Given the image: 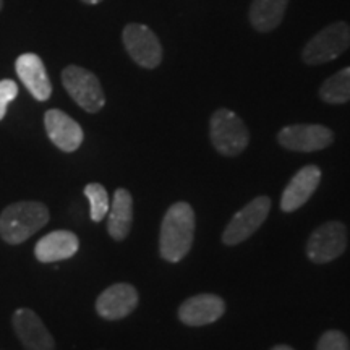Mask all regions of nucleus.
<instances>
[{"label":"nucleus","mask_w":350,"mask_h":350,"mask_svg":"<svg viewBox=\"0 0 350 350\" xmlns=\"http://www.w3.org/2000/svg\"><path fill=\"white\" fill-rule=\"evenodd\" d=\"M13 329L26 350H55L54 338L33 310H16L13 313Z\"/></svg>","instance_id":"nucleus-10"},{"label":"nucleus","mask_w":350,"mask_h":350,"mask_svg":"<svg viewBox=\"0 0 350 350\" xmlns=\"http://www.w3.org/2000/svg\"><path fill=\"white\" fill-rule=\"evenodd\" d=\"M62 85L70 98L80 106L83 111L96 113L106 104V96L100 86L99 78L90 70L68 65L62 72Z\"/></svg>","instance_id":"nucleus-5"},{"label":"nucleus","mask_w":350,"mask_h":350,"mask_svg":"<svg viewBox=\"0 0 350 350\" xmlns=\"http://www.w3.org/2000/svg\"><path fill=\"white\" fill-rule=\"evenodd\" d=\"M281 146L291 151L313 152L325 150L334 142V135L327 126L317 124H300L288 125L279 131L278 135Z\"/></svg>","instance_id":"nucleus-9"},{"label":"nucleus","mask_w":350,"mask_h":350,"mask_svg":"<svg viewBox=\"0 0 350 350\" xmlns=\"http://www.w3.org/2000/svg\"><path fill=\"white\" fill-rule=\"evenodd\" d=\"M3 8V0H0V10H2Z\"/></svg>","instance_id":"nucleus-25"},{"label":"nucleus","mask_w":350,"mask_h":350,"mask_svg":"<svg viewBox=\"0 0 350 350\" xmlns=\"http://www.w3.org/2000/svg\"><path fill=\"white\" fill-rule=\"evenodd\" d=\"M83 3H86V5H96V3H100L103 0H81Z\"/></svg>","instance_id":"nucleus-23"},{"label":"nucleus","mask_w":350,"mask_h":350,"mask_svg":"<svg viewBox=\"0 0 350 350\" xmlns=\"http://www.w3.org/2000/svg\"><path fill=\"white\" fill-rule=\"evenodd\" d=\"M271 209V200L268 196H258L247 206L232 217L229 226L226 227L222 242L226 245H239L252 237L255 232L260 229L262 222L266 221Z\"/></svg>","instance_id":"nucleus-8"},{"label":"nucleus","mask_w":350,"mask_h":350,"mask_svg":"<svg viewBox=\"0 0 350 350\" xmlns=\"http://www.w3.org/2000/svg\"><path fill=\"white\" fill-rule=\"evenodd\" d=\"M44 126L51 142L65 152L77 151L85 139L80 124L59 109H49L44 113Z\"/></svg>","instance_id":"nucleus-11"},{"label":"nucleus","mask_w":350,"mask_h":350,"mask_svg":"<svg viewBox=\"0 0 350 350\" xmlns=\"http://www.w3.org/2000/svg\"><path fill=\"white\" fill-rule=\"evenodd\" d=\"M347 247V229L342 222L332 221L319 226L306 243V255L313 262H329L339 258Z\"/></svg>","instance_id":"nucleus-7"},{"label":"nucleus","mask_w":350,"mask_h":350,"mask_svg":"<svg viewBox=\"0 0 350 350\" xmlns=\"http://www.w3.org/2000/svg\"><path fill=\"white\" fill-rule=\"evenodd\" d=\"M209 138L222 156L235 157L250 143V133L243 120L229 109H217L209 120Z\"/></svg>","instance_id":"nucleus-3"},{"label":"nucleus","mask_w":350,"mask_h":350,"mask_svg":"<svg viewBox=\"0 0 350 350\" xmlns=\"http://www.w3.org/2000/svg\"><path fill=\"white\" fill-rule=\"evenodd\" d=\"M195 211L185 201L172 204L165 213L161 226L159 252L169 262H177L185 258L193 245Z\"/></svg>","instance_id":"nucleus-1"},{"label":"nucleus","mask_w":350,"mask_h":350,"mask_svg":"<svg viewBox=\"0 0 350 350\" xmlns=\"http://www.w3.org/2000/svg\"><path fill=\"white\" fill-rule=\"evenodd\" d=\"M80 248V240L70 230H54L36 243L34 256L41 262H57L72 258Z\"/></svg>","instance_id":"nucleus-16"},{"label":"nucleus","mask_w":350,"mask_h":350,"mask_svg":"<svg viewBox=\"0 0 350 350\" xmlns=\"http://www.w3.org/2000/svg\"><path fill=\"white\" fill-rule=\"evenodd\" d=\"M271 350H294V349L288 347V345H275V347H273Z\"/></svg>","instance_id":"nucleus-24"},{"label":"nucleus","mask_w":350,"mask_h":350,"mask_svg":"<svg viewBox=\"0 0 350 350\" xmlns=\"http://www.w3.org/2000/svg\"><path fill=\"white\" fill-rule=\"evenodd\" d=\"M122 41L126 54L139 67L152 70L163 62V46L150 26L129 23L122 31Z\"/></svg>","instance_id":"nucleus-6"},{"label":"nucleus","mask_w":350,"mask_h":350,"mask_svg":"<svg viewBox=\"0 0 350 350\" xmlns=\"http://www.w3.org/2000/svg\"><path fill=\"white\" fill-rule=\"evenodd\" d=\"M226 312V304L214 294H201L183 301L178 318L187 326H204L217 321Z\"/></svg>","instance_id":"nucleus-14"},{"label":"nucleus","mask_w":350,"mask_h":350,"mask_svg":"<svg viewBox=\"0 0 350 350\" xmlns=\"http://www.w3.org/2000/svg\"><path fill=\"white\" fill-rule=\"evenodd\" d=\"M321 180V169L318 165H305L297 172L284 190L281 209L284 213H294L310 200Z\"/></svg>","instance_id":"nucleus-15"},{"label":"nucleus","mask_w":350,"mask_h":350,"mask_svg":"<svg viewBox=\"0 0 350 350\" xmlns=\"http://www.w3.org/2000/svg\"><path fill=\"white\" fill-rule=\"evenodd\" d=\"M350 47V26L345 21L327 25L314 34L301 51L306 65H323L338 59Z\"/></svg>","instance_id":"nucleus-4"},{"label":"nucleus","mask_w":350,"mask_h":350,"mask_svg":"<svg viewBox=\"0 0 350 350\" xmlns=\"http://www.w3.org/2000/svg\"><path fill=\"white\" fill-rule=\"evenodd\" d=\"M317 350H350V342L344 332L331 329L326 331L318 340Z\"/></svg>","instance_id":"nucleus-21"},{"label":"nucleus","mask_w":350,"mask_h":350,"mask_svg":"<svg viewBox=\"0 0 350 350\" xmlns=\"http://www.w3.org/2000/svg\"><path fill=\"white\" fill-rule=\"evenodd\" d=\"M138 305V292L130 284L120 282L107 287L96 300V312L100 318L116 321L133 312Z\"/></svg>","instance_id":"nucleus-12"},{"label":"nucleus","mask_w":350,"mask_h":350,"mask_svg":"<svg viewBox=\"0 0 350 350\" xmlns=\"http://www.w3.org/2000/svg\"><path fill=\"white\" fill-rule=\"evenodd\" d=\"M319 98L327 104H345L350 100V67L339 70L319 88Z\"/></svg>","instance_id":"nucleus-19"},{"label":"nucleus","mask_w":350,"mask_h":350,"mask_svg":"<svg viewBox=\"0 0 350 350\" xmlns=\"http://www.w3.org/2000/svg\"><path fill=\"white\" fill-rule=\"evenodd\" d=\"M18 96V85L13 80L0 81V120L5 119L8 104Z\"/></svg>","instance_id":"nucleus-22"},{"label":"nucleus","mask_w":350,"mask_h":350,"mask_svg":"<svg viewBox=\"0 0 350 350\" xmlns=\"http://www.w3.org/2000/svg\"><path fill=\"white\" fill-rule=\"evenodd\" d=\"M49 222V209L39 201H18L0 213V237L10 245L23 243Z\"/></svg>","instance_id":"nucleus-2"},{"label":"nucleus","mask_w":350,"mask_h":350,"mask_svg":"<svg viewBox=\"0 0 350 350\" xmlns=\"http://www.w3.org/2000/svg\"><path fill=\"white\" fill-rule=\"evenodd\" d=\"M85 196L90 201L91 221L100 222L111 209V200H109L107 190L100 183H88L85 187Z\"/></svg>","instance_id":"nucleus-20"},{"label":"nucleus","mask_w":350,"mask_h":350,"mask_svg":"<svg viewBox=\"0 0 350 350\" xmlns=\"http://www.w3.org/2000/svg\"><path fill=\"white\" fill-rule=\"evenodd\" d=\"M16 75L21 83L26 86V90L31 93L36 100H47L52 94V85L47 75L46 65L38 54L33 52H26L21 54L15 62Z\"/></svg>","instance_id":"nucleus-13"},{"label":"nucleus","mask_w":350,"mask_h":350,"mask_svg":"<svg viewBox=\"0 0 350 350\" xmlns=\"http://www.w3.org/2000/svg\"><path fill=\"white\" fill-rule=\"evenodd\" d=\"M133 222V198L125 188H117L113 193L111 209H109L107 232L117 242L126 239Z\"/></svg>","instance_id":"nucleus-17"},{"label":"nucleus","mask_w":350,"mask_h":350,"mask_svg":"<svg viewBox=\"0 0 350 350\" xmlns=\"http://www.w3.org/2000/svg\"><path fill=\"white\" fill-rule=\"evenodd\" d=\"M288 0H253L248 20L258 33H271L282 23Z\"/></svg>","instance_id":"nucleus-18"}]
</instances>
